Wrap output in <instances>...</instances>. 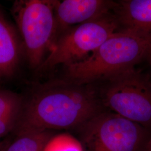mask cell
Instances as JSON below:
<instances>
[{
    "label": "cell",
    "instance_id": "12",
    "mask_svg": "<svg viewBox=\"0 0 151 151\" xmlns=\"http://www.w3.org/2000/svg\"><path fill=\"white\" fill-rule=\"evenodd\" d=\"M43 151H84L81 142L70 133H62L52 135Z\"/></svg>",
    "mask_w": 151,
    "mask_h": 151
},
{
    "label": "cell",
    "instance_id": "6",
    "mask_svg": "<svg viewBox=\"0 0 151 151\" xmlns=\"http://www.w3.org/2000/svg\"><path fill=\"white\" fill-rule=\"evenodd\" d=\"M84 151H143L151 130L109 110L78 129Z\"/></svg>",
    "mask_w": 151,
    "mask_h": 151
},
{
    "label": "cell",
    "instance_id": "3",
    "mask_svg": "<svg viewBox=\"0 0 151 151\" xmlns=\"http://www.w3.org/2000/svg\"><path fill=\"white\" fill-rule=\"evenodd\" d=\"M96 83L106 110L151 130V82L146 76L133 67Z\"/></svg>",
    "mask_w": 151,
    "mask_h": 151
},
{
    "label": "cell",
    "instance_id": "2",
    "mask_svg": "<svg viewBox=\"0 0 151 151\" xmlns=\"http://www.w3.org/2000/svg\"><path fill=\"white\" fill-rule=\"evenodd\" d=\"M151 33L123 29L114 32L85 60L64 67L62 78L77 84H93L133 68L146 58Z\"/></svg>",
    "mask_w": 151,
    "mask_h": 151
},
{
    "label": "cell",
    "instance_id": "8",
    "mask_svg": "<svg viewBox=\"0 0 151 151\" xmlns=\"http://www.w3.org/2000/svg\"><path fill=\"white\" fill-rule=\"evenodd\" d=\"M24 55L23 43L15 24L0 5V85L15 77Z\"/></svg>",
    "mask_w": 151,
    "mask_h": 151
},
{
    "label": "cell",
    "instance_id": "14",
    "mask_svg": "<svg viewBox=\"0 0 151 151\" xmlns=\"http://www.w3.org/2000/svg\"><path fill=\"white\" fill-rule=\"evenodd\" d=\"M6 142H7V140H2V141L0 140V151H4Z\"/></svg>",
    "mask_w": 151,
    "mask_h": 151
},
{
    "label": "cell",
    "instance_id": "10",
    "mask_svg": "<svg viewBox=\"0 0 151 151\" xmlns=\"http://www.w3.org/2000/svg\"><path fill=\"white\" fill-rule=\"evenodd\" d=\"M24 96L10 89L0 88V140L11 134L22 113Z\"/></svg>",
    "mask_w": 151,
    "mask_h": 151
},
{
    "label": "cell",
    "instance_id": "11",
    "mask_svg": "<svg viewBox=\"0 0 151 151\" xmlns=\"http://www.w3.org/2000/svg\"><path fill=\"white\" fill-rule=\"evenodd\" d=\"M53 134L52 130H47L14 135L12 140H7L4 151H43L47 142Z\"/></svg>",
    "mask_w": 151,
    "mask_h": 151
},
{
    "label": "cell",
    "instance_id": "15",
    "mask_svg": "<svg viewBox=\"0 0 151 151\" xmlns=\"http://www.w3.org/2000/svg\"><path fill=\"white\" fill-rule=\"evenodd\" d=\"M146 58H147L148 62H150V63L151 65V47L150 49V50H149V52H148V54L147 55Z\"/></svg>",
    "mask_w": 151,
    "mask_h": 151
},
{
    "label": "cell",
    "instance_id": "7",
    "mask_svg": "<svg viewBox=\"0 0 151 151\" xmlns=\"http://www.w3.org/2000/svg\"><path fill=\"white\" fill-rule=\"evenodd\" d=\"M116 4L106 0H54V41L67 29L111 12Z\"/></svg>",
    "mask_w": 151,
    "mask_h": 151
},
{
    "label": "cell",
    "instance_id": "1",
    "mask_svg": "<svg viewBox=\"0 0 151 151\" xmlns=\"http://www.w3.org/2000/svg\"><path fill=\"white\" fill-rule=\"evenodd\" d=\"M105 110L95 84H77L63 78L48 81L24 96L22 113L11 134L78 129Z\"/></svg>",
    "mask_w": 151,
    "mask_h": 151
},
{
    "label": "cell",
    "instance_id": "4",
    "mask_svg": "<svg viewBox=\"0 0 151 151\" xmlns=\"http://www.w3.org/2000/svg\"><path fill=\"white\" fill-rule=\"evenodd\" d=\"M119 22L111 12L67 29L55 40L48 54L37 71L40 73L85 60L114 32Z\"/></svg>",
    "mask_w": 151,
    "mask_h": 151
},
{
    "label": "cell",
    "instance_id": "13",
    "mask_svg": "<svg viewBox=\"0 0 151 151\" xmlns=\"http://www.w3.org/2000/svg\"><path fill=\"white\" fill-rule=\"evenodd\" d=\"M143 151H151V137L147 142Z\"/></svg>",
    "mask_w": 151,
    "mask_h": 151
},
{
    "label": "cell",
    "instance_id": "9",
    "mask_svg": "<svg viewBox=\"0 0 151 151\" xmlns=\"http://www.w3.org/2000/svg\"><path fill=\"white\" fill-rule=\"evenodd\" d=\"M124 29L151 33V0H123L114 9Z\"/></svg>",
    "mask_w": 151,
    "mask_h": 151
},
{
    "label": "cell",
    "instance_id": "5",
    "mask_svg": "<svg viewBox=\"0 0 151 151\" xmlns=\"http://www.w3.org/2000/svg\"><path fill=\"white\" fill-rule=\"evenodd\" d=\"M11 13L30 68L37 70L54 43V0H16Z\"/></svg>",
    "mask_w": 151,
    "mask_h": 151
}]
</instances>
